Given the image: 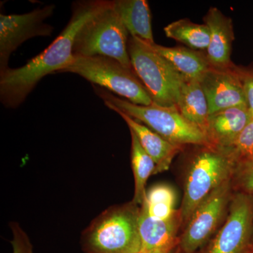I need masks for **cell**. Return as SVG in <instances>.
<instances>
[{
	"instance_id": "6da1fadb",
	"label": "cell",
	"mask_w": 253,
	"mask_h": 253,
	"mask_svg": "<svg viewBox=\"0 0 253 253\" xmlns=\"http://www.w3.org/2000/svg\"><path fill=\"white\" fill-rule=\"evenodd\" d=\"M111 1L91 0L74 3L66 28L42 52L17 68H9L0 74V101L9 109L24 102L43 78L61 73L74 58L73 49L78 31L94 15L111 4Z\"/></svg>"
},
{
	"instance_id": "7a4b0ae2",
	"label": "cell",
	"mask_w": 253,
	"mask_h": 253,
	"mask_svg": "<svg viewBox=\"0 0 253 253\" xmlns=\"http://www.w3.org/2000/svg\"><path fill=\"white\" fill-rule=\"evenodd\" d=\"M131 202L108 208L82 233L84 253H139L141 244L138 226L140 208Z\"/></svg>"
},
{
	"instance_id": "3957f363",
	"label": "cell",
	"mask_w": 253,
	"mask_h": 253,
	"mask_svg": "<svg viewBox=\"0 0 253 253\" xmlns=\"http://www.w3.org/2000/svg\"><path fill=\"white\" fill-rule=\"evenodd\" d=\"M93 89L108 108H115L138 122L144 123L173 144L212 146L204 131L188 121L176 106L166 107L155 103L149 106H141L132 104L101 86L93 84Z\"/></svg>"
},
{
	"instance_id": "277c9868",
	"label": "cell",
	"mask_w": 253,
	"mask_h": 253,
	"mask_svg": "<svg viewBox=\"0 0 253 253\" xmlns=\"http://www.w3.org/2000/svg\"><path fill=\"white\" fill-rule=\"evenodd\" d=\"M238 161L231 149L204 146L191 161L185 181L181 220L187 223L203 201L232 178Z\"/></svg>"
},
{
	"instance_id": "5b68a950",
	"label": "cell",
	"mask_w": 253,
	"mask_h": 253,
	"mask_svg": "<svg viewBox=\"0 0 253 253\" xmlns=\"http://www.w3.org/2000/svg\"><path fill=\"white\" fill-rule=\"evenodd\" d=\"M128 34L111 1L109 6L88 20L78 31L73 44V55L106 56L134 71L128 53Z\"/></svg>"
},
{
	"instance_id": "8992f818",
	"label": "cell",
	"mask_w": 253,
	"mask_h": 253,
	"mask_svg": "<svg viewBox=\"0 0 253 253\" xmlns=\"http://www.w3.org/2000/svg\"><path fill=\"white\" fill-rule=\"evenodd\" d=\"M61 73L79 75L94 85L105 88L132 104L149 106L154 103L135 73L111 58L74 56Z\"/></svg>"
},
{
	"instance_id": "52a82bcc",
	"label": "cell",
	"mask_w": 253,
	"mask_h": 253,
	"mask_svg": "<svg viewBox=\"0 0 253 253\" xmlns=\"http://www.w3.org/2000/svg\"><path fill=\"white\" fill-rule=\"evenodd\" d=\"M127 49L133 71L154 103L166 107L176 106L182 76L151 46L137 38L129 37Z\"/></svg>"
},
{
	"instance_id": "ba28073f",
	"label": "cell",
	"mask_w": 253,
	"mask_h": 253,
	"mask_svg": "<svg viewBox=\"0 0 253 253\" xmlns=\"http://www.w3.org/2000/svg\"><path fill=\"white\" fill-rule=\"evenodd\" d=\"M49 4L23 14L0 15V74L9 68L10 56L23 42L36 37L51 36L54 27L45 23L54 14Z\"/></svg>"
},
{
	"instance_id": "9c48e42d",
	"label": "cell",
	"mask_w": 253,
	"mask_h": 253,
	"mask_svg": "<svg viewBox=\"0 0 253 253\" xmlns=\"http://www.w3.org/2000/svg\"><path fill=\"white\" fill-rule=\"evenodd\" d=\"M253 196H234L224 226L201 253H246L252 242Z\"/></svg>"
},
{
	"instance_id": "30bf717a",
	"label": "cell",
	"mask_w": 253,
	"mask_h": 253,
	"mask_svg": "<svg viewBox=\"0 0 253 253\" xmlns=\"http://www.w3.org/2000/svg\"><path fill=\"white\" fill-rule=\"evenodd\" d=\"M231 179L214 190L195 210L179 239L182 253H196L204 248L225 211L231 191Z\"/></svg>"
},
{
	"instance_id": "8fae6325",
	"label": "cell",
	"mask_w": 253,
	"mask_h": 253,
	"mask_svg": "<svg viewBox=\"0 0 253 253\" xmlns=\"http://www.w3.org/2000/svg\"><path fill=\"white\" fill-rule=\"evenodd\" d=\"M237 67L234 64L225 68L211 66L200 81L210 116L229 108L247 106Z\"/></svg>"
},
{
	"instance_id": "7c38bea8",
	"label": "cell",
	"mask_w": 253,
	"mask_h": 253,
	"mask_svg": "<svg viewBox=\"0 0 253 253\" xmlns=\"http://www.w3.org/2000/svg\"><path fill=\"white\" fill-rule=\"evenodd\" d=\"M204 21L211 32L209 46L206 53L210 66L219 68L230 67L234 64L231 61L234 41L232 20L217 8L211 7L204 16Z\"/></svg>"
},
{
	"instance_id": "4fadbf2b",
	"label": "cell",
	"mask_w": 253,
	"mask_h": 253,
	"mask_svg": "<svg viewBox=\"0 0 253 253\" xmlns=\"http://www.w3.org/2000/svg\"><path fill=\"white\" fill-rule=\"evenodd\" d=\"M252 118L247 106L223 110L209 116L205 134L211 146L229 149Z\"/></svg>"
},
{
	"instance_id": "5bb4252c",
	"label": "cell",
	"mask_w": 253,
	"mask_h": 253,
	"mask_svg": "<svg viewBox=\"0 0 253 253\" xmlns=\"http://www.w3.org/2000/svg\"><path fill=\"white\" fill-rule=\"evenodd\" d=\"M175 217L169 221L156 220L149 217L140 208L138 226L140 236L141 252L146 253H171L179 239L176 238L178 219Z\"/></svg>"
},
{
	"instance_id": "9a60e30c",
	"label": "cell",
	"mask_w": 253,
	"mask_h": 253,
	"mask_svg": "<svg viewBox=\"0 0 253 253\" xmlns=\"http://www.w3.org/2000/svg\"><path fill=\"white\" fill-rule=\"evenodd\" d=\"M109 109L117 113L129 126V130L135 134L146 154L154 161L156 166V174L168 170L173 158L182 149V146L166 140L147 126L138 122L122 111L115 108Z\"/></svg>"
},
{
	"instance_id": "2e32d148",
	"label": "cell",
	"mask_w": 253,
	"mask_h": 253,
	"mask_svg": "<svg viewBox=\"0 0 253 253\" xmlns=\"http://www.w3.org/2000/svg\"><path fill=\"white\" fill-rule=\"evenodd\" d=\"M113 6L131 37L149 45L156 44L151 26V14L146 0H116Z\"/></svg>"
},
{
	"instance_id": "e0dca14e",
	"label": "cell",
	"mask_w": 253,
	"mask_h": 253,
	"mask_svg": "<svg viewBox=\"0 0 253 253\" xmlns=\"http://www.w3.org/2000/svg\"><path fill=\"white\" fill-rule=\"evenodd\" d=\"M150 46L167 60L186 81H201L211 67L206 55L199 51L180 46L167 47L157 44Z\"/></svg>"
},
{
	"instance_id": "ac0fdd59",
	"label": "cell",
	"mask_w": 253,
	"mask_h": 253,
	"mask_svg": "<svg viewBox=\"0 0 253 253\" xmlns=\"http://www.w3.org/2000/svg\"><path fill=\"white\" fill-rule=\"evenodd\" d=\"M176 107L188 121L205 134L210 116L209 107L200 81L184 79Z\"/></svg>"
},
{
	"instance_id": "d6986e66",
	"label": "cell",
	"mask_w": 253,
	"mask_h": 253,
	"mask_svg": "<svg viewBox=\"0 0 253 253\" xmlns=\"http://www.w3.org/2000/svg\"><path fill=\"white\" fill-rule=\"evenodd\" d=\"M131 137V163L134 177V196L132 202L142 205L146 197L148 179L156 174V166L152 158L146 154L137 137L130 131Z\"/></svg>"
},
{
	"instance_id": "ffe728a7",
	"label": "cell",
	"mask_w": 253,
	"mask_h": 253,
	"mask_svg": "<svg viewBox=\"0 0 253 253\" xmlns=\"http://www.w3.org/2000/svg\"><path fill=\"white\" fill-rule=\"evenodd\" d=\"M166 36L189 46L191 49L206 51L209 46L211 32L206 24H198L189 19H179L164 28Z\"/></svg>"
},
{
	"instance_id": "44dd1931",
	"label": "cell",
	"mask_w": 253,
	"mask_h": 253,
	"mask_svg": "<svg viewBox=\"0 0 253 253\" xmlns=\"http://www.w3.org/2000/svg\"><path fill=\"white\" fill-rule=\"evenodd\" d=\"M232 177L239 192L253 196V156L237 163Z\"/></svg>"
},
{
	"instance_id": "7402d4cb",
	"label": "cell",
	"mask_w": 253,
	"mask_h": 253,
	"mask_svg": "<svg viewBox=\"0 0 253 253\" xmlns=\"http://www.w3.org/2000/svg\"><path fill=\"white\" fill-rule=\"evenodd\" d=\"M230 149L238 162L253 156V117Z\"/></svg>"
},
{
	"instance_id": "603a6c76",
	"label": "cell",
	"mask_w": 253,
	"mask_h": 253,
	"mask_svg": "<svg viewBox=\"0 0 253 253\" xmlns=\"http://www.w3.org/2000/svg\"><path fill=\"white\" fill-rule=\"evenodd\" d=\"M176 195L174 190L166 184H157L146 191L144 202L148 204H166L174 206Z\"/></svg>"
},
{
	"instance_id": "cb8c5ba5",
	"label": "cell",
	"mask_w": 253,
	"mask_h": 253,
	"mask_svg": "<svg viewBox=\"0 0 253 253\" xmlns=\"http://www.w3.org/2000/svg\"><path fill=\"white\" fill-rule=\"evenodd\" d=\"M9 226L12 231L13 253H34L31 239L21 225L17 222H11Z\"/></svg>"
},
{
	"instance_id": "d4e9b609",
	"label": "cell",
	"mask_w": 253,
	"mask_h": 253,
	"mask_svg": "<svg viewBox=\"0 0 253 253\" xmlns=\"http://www.w3.org/2000/svg\"><path fill=\"white\" fill-rule=\"evenodd\" d=\"M238 72L244 86L246 104L253 117V68L239 67Z\"/></svg>"
},
{
	"instance_id": "484cf974",
	"label": "cell",
	"mask_w": 253,
	"mask_h": 253,
	"mask_svg": "<svg viewBox=\"0 0 253 253\" xmlns=\"http://www.w3.org/2000/svg\"><path fill=\"white\" fill-rule=\"evenodd\" d=\"M246 253H253V245L251 244L250 246L249 249H248V251H246Z\"/></svg>"
},
{
	"instance_id": "4316f807",
	"label": "cell",
	"mask_w": 253,
	"mask_h": 253,
	"mask_svg": "<svg viewBox=\"0 0 253 253\" xmlns=\"http://www.w3.org/2000/svg\"><path fill=\"white\" fill-rule=\"evenodd\" d=\"M251 244L253 245V237H252V242H251Z\"/></svg>"
},
{
	"instance_id": "83f0119b",
	"label": "cell",
	"mask_w": 253,
	"mask_h": 253,
	"mask_svg": "<svg viewBox=\"0 0 253 253\" xmlns=\"http://www.w3.org/2000/svg\"><path fill=\"white\" fill-rule=\"evenodd\" d=\"M146 253L140 252V253Z\"/></svg>"
}]
</instances>
